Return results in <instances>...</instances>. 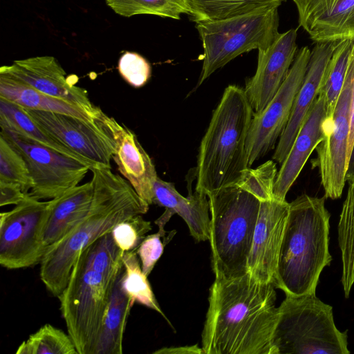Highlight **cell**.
I'll return each mask as SVG.
<instances>
[{"instance_id": "16", "label": "cell", "mask_w": 354, "mask_h": 354, "mask_svg": "<svg viewBox=\"0 0 354 354\" xmlns=\"http://www.w3.org/2000/svg\"><path fill=\"white\" fill-rule=\"evenodd\" d=\"M297 29L279 33L266 49L258 50L257 67L245 92L254 113L261 112L286 79L297 52Z\"/></svg>"}, {"instance_id": "17", "label": "cell", "mask_w": 354, "mask_h": 354, "mask_svg": "<svg viewBox=\"0 0 354 354\" xmlns=\"http://www.w3.org/2000/svg\"><path fill=\"white\" fill-rule=\"evenodd\" d=\"M102 120L115 143L113 159L118 169L139 196L153 204V185L158 178L155 165L135 133L113 117L102 114Z\"/></svg>"}, {"instance_id": "23", "label": "cell", "mask_w": 354, "mask_h": 354, "mask_svg": "<svg viewBox=\"0 0 354 354\" xmlns=\"http://www.w3.org/2000/svg\"><path fill=\"white\" fill-rule=\"evenodd\" d=\"M0 97L24 109L68 115L92 122L98 120L83 109L39 91L22 80L3 72H0Z\"/></svg>"}, {"instance_id": "40", "label": "cell", "mask_w": 354, "mask_h": 354, "mask_svg": "<svg viewBox=\"0 0 354 354\" xmlns=\"http://www.w3.org/2000/svg\"><path fill=\"white\" fill-rule=\"evenodd\" d=\"M351 56L354 60V44L353 46V49L351 51ZM354 140V80L353 84V90H352V100H351V124H350V133L348 138V158L353 146Z\"/></svg>"}, {"instance_id": "20", "label": "cell", "mask_w": 354, "mask_h": 354, "mask_svg": "<svg viewBox=\"0 0 354 354\" xmlns=\"http://www.w3.org/2000/svg\"><path fill=\"white\" fill-rule=\"evenodd\" d=\"M326 118L325 100L322 95L319 94L277 172L274 187L276 198L286 201L287 193L297 180L309 156L324 138Z\"/></svg>"}, {"instance_id": "37", "label": "cell", "mask_w": 354, "mask_h": 354, "mask_svg": "<svg viewBox=\"0 0 354 354\" xmlns=\"http://www.w3.org/2000/svg\"><path fill=\"white\" fill-rule=\"evenodd\" d=\"M171 239H165L158 232L145 236L137 249L142 270L148 277L164 250L165 243Z\"/></svg>"}, {"instance_id": "15", "label": "cell", "mask_w": 354, "mask_h": 354, "mask_svg": "<svg viewBox=\"0 0 354 354\" xmlns=\"http://www.w3.org/2000/svg\"><path fill=\"white\" fill-rule=\"evenodd\" d=\"M290 203L276 198L260 201L247 272L255 279L274 284Z\"/></svg>"}, {"instance_id": "4", "label": "cell", "mask_w": 354, "mask_h": 354, "mask_svg": "<svg viewBox=\"0 0 354 354\" xmlns=\"http://www.w3.org/2000/svg\"><path fill=\"white\" fill-rule=\"evenodd\" d=\"M253 114L245 90L226 87L200 144L196 191L208 196L242 179L250 167L246 141Z\"/></svg>"}, {"instance_id": "33", "label": "cell", "mask_w": 354, "mask_h": 354, "mask_svg": "<svg viewBox=\"0 0 354 354\" xmlns=\"http://www.w3.org/2000/svg\"><path fill=\"white\" fill-rule=\"evenodd\" d=\"M0 182L20 185L28 194L32 186L26 160L20 153L0 135Z\"/></svg>"}, {"instance_id": "38", "label": "cell", "mask_w": 354, "mask_h": 354, "mask_svg": "<svg viewBox=\"0 0 354 354\" xmlns=\"http://www.w3.org/2000/svg\"><path fill=\"white\" fill-rule=\"evenodd\" d=\"M28 193H25L17 184L0 182V206L17 205L23 201Z\"/></svg>"}, {"instance_id": "30", "label": "cell", "mask_w": 354, "mask_h": 354, "mask_svg": "<svg viewBox=\"0 0 354 354\" xmlns=\"http://www.w3.org/2000/svg\"><path fill=\"white\" fill-rule=\"evenodd\" d=\"M90 265L111 286L124 270V252L116 245L111 232L87 247Z\"/></svg>"}, {"instance_id": "8", "label": "cell", "mask_w": 354, "mask_h": 354, "mask_svg": "<svg viewBox=\"0 0 354 354\" xmlns=\"http://www.w3.org/2000/svg\"><path fill=\"white\" fill-rule=\"evenodd\" d=\"M113 287L91 267L88 248L82 250L57 297L78 354H93Z\"/></svg>"}, {"instance_id": "5", "label": "cell", "mask_w": 354, "mask_h": 354, "mask_svg": "<svg viewBox=\"0 0 354 354\" xmlns=\"http://www.w3.org/2000/svg\"><path fill=\"white\" fill-rule=\"evenodd\" d=\"M209 243L215 278L232 279L247 272L260 201L237 185L208 196Z\"/></svg>"}, {"instance_id": "22", "label": "cell", "mask_w": 354, "mask_h": 354, "mask_svg": "<svg viewBox=\"0 0 354 354\" xmlns=\"http://www.w3.org/2000/svg\"><path fill=\"white\" fill-rule=\"evenodd\" d=\"M93 194V184L89 181L50 199V210L43 235L46 250L68 234L87 216L91 206Z\"/></svg>"}, {"instance_id": "9", "label": "cell", "mask_w": 354, "mask_h": 354, "mask_svg": "<svg viewBox=\"0 0 354 354\" xmlns=\"http://www.w3.org/2000/svg\"><path fill=\"white\" fill-rule=\"evenodd\" d=\"M50 210V200L29 195L10 211L0 214V264L19 269L40 264L46 248L44 228Z\"/></svg>"}, {"instance_id": "26", "label": "cell", "mask_w": 354, "mask_h": 354, "mask_svg": "<svg viewBox=\"0 0 354 354\" xmlns=\"http://www.w3.org/2000/svg\"><path fill=\"white\" fill-rule=\"evenodd\" d=\"M286 0H185L194 22L221 20L269 8H279Z\"/></svg>"}, {"instance_id": "28", "label": "cell", "mask_w": 354, "mask_h": 354, "mask_svg": "<svg viewBox=\"0 0 354 354\" xmlns=\"http://www.w3.org/2000/svg\"><path fill=\"white\" fill-rule=\"evenodd\" d=\"M354 40L339 41L326 68L319 93L324 96L327 118H332L343 88Z\"/></svg>"}, {"instance_id": "1", "label": "cell", "mask_w": 354, "mask_h": 354, "mask_svg": "<svg viewBox=\"0 0 354 354\" xmlns=\"http://www.w3.org/2000/svg\"><path fill=\"white\" fill-rule=\"evenodd\" d=\"M274 286L248 272L215 278L202 331L204 354H272L278 318Z\"/></svg>"}, {"instance_id": "41", "label": "cell", "mask_w": 354, "mask_h": 354, "mask_svg": "<svg viewBox=\"0 0 354 354\" xmlns=\"http://www.w3.org/2000/svg\"><path fill=\"white\" fill-rule=\"evenodd\" d=\"M346 180L349 185H354V140L347 160Z\"/></svg>"}, {"instance_id": "21", "label": "cell", "mask_w": 354, "mask_h": 354, "mask_svg": "<svg viewBox=\"0 0 354 354\" xmlns=\"http://www.w3.org/2000/svg\"><path fill=\"white\" fill-rule=\"evenodd\" d=\"M153 204L164 207L172 214L179 215L198 242L209 239L210 214L207 195L195 191L184 197L174 183L158 176L153 185Z\"/></svg>"}, {"instance_id": "35", "label": "cell", "mask_w": 354, "mask_h": 354, "mask_svg": "<svg viewBox=\"0 0 354 354\" xmlns=\"http://www.w3.org/2000/svg\"><path fill=\"white\" fill-rule=\"evenodd\" d=\"M151 229L150 221H145L142 215H136L118 223L111 234L118 248L129 252L137 250Z\"/></svg>"}, {"instance_id": "2", "label": "cell", "mask_w": 354, "mask_h": 354, "mask_svg": "<svg viewBox=\"0 0 354 354\" xmlns=\"http://www.w3.org/2000/svg\"><path fill=\"white\" fill-rule=\"evenodd\" d=\"M90 171L93 194L88 214L68 234L48 248L40 263V278L55 297L66 286L82 250L111 232L118 223L149 210V205L127 180L113 173L111 167L95 165Z\"/></svg>"}, {"instance_id": "7", "label": "cell", "mask_w": 354, "mask_h": 354, "mask_svg": "<svg viewBox=\"0 0 354 354\" xmlns=\"http://www.w3.org/2000/svg\"><path fill=\"white\" fill-rule=\"evenodd\" d=\"M279 24L277 7L221 20L196 22L204 50L197 87L241 54L268 48L279 33Z\"/></svg>"}, {"instance_id": "25", "label": "cell", "mask_w": 354, "mask_h": 354, "mask_svg": "<svg viewBox=\"0 0 354 354\" xmlns=\"http://www.w3.org/2000/svg\"><path fill=\"white\" fill-rule=\"evenodd\" d=\"M0 127L10 130L52 150L92 166L68 146L46 133L22 107L1 97Z\"/></svg>"}, {"instance_id": "19", "label": "cell", "mask_w": 354, "mask_h": 354, "mask_svg": "<svg viewBox=\"0 0 354 354\" xmlns=\"http://www.w3.org/2000/svg\"><path fill=\"white\" fill-rule=\"evenodd\" d=\"M338 43H315L311 50L304 81L272 156L277 163L281 164L286 159L306 116L317 99L326 68Z\"/></svg>"}, {"instance_id": "27", "label": "cell", "mask_w": 354, "mask_h": 354, "mask_svg": "<svg viewBox=\"0 0 354 354\" xmlns=\"http://www.w3.org/2000/svg\"><path fill=\"white\" fill-rule=\"evenodd\" d=\"M338 245L341 252V283L346 298L354 285V185H349L337 225Z\"/></svg>"}, {"instance_id": "18", "label": "cell", "mask_w": 354, "mask_h": 354, "mask_svg": "<svg viewBox=\"0 0 354 354\" xmlns=\"http://www.w3.org/2000/svg\"><path fill=\"white\" fill-rule=\"evenodd\" d=\"M301 27L315 43L354 40V0H292Z\"/></svg>"}, {"instance_id": "12", "label": "cell", "mask_w": 354, "mask_h": 354, "mask_svg": "<svg viewBox=\"0 0 354 354\" xmlns=\"http://www.w3.org/2000/svg\"><path fill=\"white\" fill-rule=\"evenodd\" d=\"M310 52L308 46L297 52L277 92L261 112L254 113L246 141L249 167L274 148L286 128L306 73Z\"/></svg>"}, {"instance_id": "34", "label": "cell", "mask_w": 354, "mask_h": 354, "mask_svg": "<svg viewBox=\"0 0 354 354\" xmlns=\"http://www.w3.org/2000/svg\"><path fill=\"white\" fill-rule=\"evenodd\" d=\"M276 163L268 160L255 169L245 171L237 186L256 196L260 201L274 197V187L277 176Z\"/></svg>"}, {"instance_id": "36", "label": "cell", "mask_w": 354, "mask_h": 354, "mask_svg": "<svg viewBox=\"0 0 354 354\" xmlns=\"http://www.w3.org/2000/svg\"><path fill=\"white\" fill-rule=\"evenodd\" d=\"M118 68L122 77L135 88L143 86L151 73V66L147 60L133 52H126L122 55Z\"/></svg>"}, {"instance_id": "13", "label": "cell", "mask_w": 354, "mask_h": 354, "mask_svg": "<svg viewBox=\"0 0 354 354\" xmlns=\"http://www.w3.org/2000/svg\"><path fill=\"white\" fill-rule=\"evenodd\" d=\"M24 110L46 133L68 146L92 166L111 167L115 143L102 117L92 122L62 113Z\"/></svg>"}, {"instance_id": "29", "label": "cell", "mask_w": 354, "mask_h": 354, "mask_svg": "<svg viewBox=\"0 0 354 354\" xmlns=\"http://www.w3.org/2000/svg\"><path fill=\"white\" fill-rule=\"evenodd\" d=\"M138 257L137 250L124 252L122 287L134 303L137 302L156 310L170 324L155 297L147 277L142 270Z\"/></svg>"}, {"instance_id": "24", "label": "cell", "mask_w": 354, "mask_h": 354, "mask_svg": "<svg viewBox=\"0 0 354 354\" xmlns=\"http://www.w3.org/2000/svg\"><path fill=\"white\" fill-rule=\"evenodd\" d=\"M123 272L113 288L93 354L123 353V335L131 309L135 304L122 287Z\"/></svg>"}, {"instance_id": "6", "label": "cell", "mask_w": 354, "mask_h": 354, "mask_svg": "<svg viewBox=\"0 0 354 354\" xmlns=\"http://www.w3.org/2000/svg\"><path fill=\"white\" fill-rule=\"evenodd\" d=\"M347 330L335 326L333 307L316 294L286 295L278 307L272 354H348Z\"/></svg>"}, {"instance_id": "10", "label": "cell", "mask_w": 354, "mask_h": 354, "mask_svg": "<svg viewBox=\"0 0 354 354\" xmlns=\"http://www.w3.org/2000/svg\"><path fill=\"white\" fill-rule=\"evenodd\" d=\"M0 135L26 160L32 180L29 195L36 199H53L62 195L78 185L91 167L10 130L1 128Z\"/></svg>"}, {"instance_id": "39", "label": "cell", "mask_w": 354, "mask_h": 354, "mask_svg": "<svg viewBox=\"0 0 354 354\" xmlns=\"http://www.w3.org/2000/svg\"><path fill=\"white\" fill-rule=\"evenodd\" d=\"M156 354H204L198 344L180 347L162 348L153 352Z\"/></svg>"}, {"instance_id": "11", "label": "cell", "mask_w": 354, "mask_h": 354, "mask_svg": "<svg viewBox=\"0 0 354 354\" xmlns=\"http://www.w3.org/2000/svg\"><path fill=\"white\" fill-rule=\"evenodd\" d=\"M354 60L350 56L345 82L332 118L325 122L324 139L317 145L314 163L321 177L326 198H340L346 183Z\"/></svg>"}, {"instance_id": "31", "label": "cell", "mask_w": 354, "mask_h": 354, "mask_svg": "<svg viewBox=\"0 0 354 354\" xmlns=\"http://www.w3.org/2000/svg\"><path fill=\"white\" fill-rule=\"evenodd\" d=\"M116 14L131 17L137 15H153L180 19L182 14L189 15L185 0H105Z\"/></svg>"}, {"instance_id": "14", "label": "cell", "mask_w": 354, "mask_h": 354, "mask_svg": "<svg viewBox=\"0 0 354 354\" xmlns=\"http://www.w3.org/2000/svg\"><path fill=\"white\" fill-rule=\"evenodd\" d=\"M0 72L8 73L48 95L79 106L97 120L104 113L89 99L86 89L75 85L77 80L66 77V72L53 56H37L18 59L2 66Z\"/></svg>"}, {"instance_id": "32", "label": "cell", "mask_w": 354, "mask_h": 354, "mask_svg": "<svg viewBox=\"0 0 354 354\" xmlns=\"http://www.w3.org/2000/svg\"><path fill=\"white\" fill-rule=\"evenodd\" d=\"M16 354H78L68 334L45 324L23 342Z\"/></svg>"}, {"instance_id": "3", "label": "cell", "mask_w": 354, "mask_h": 354, "mask_svg": "<svg viewBox=\"0 0 354 354\" xmlns=\"http://www.w3.org/2000/svg\"><path fill=\"white\" fill-rule=\"evenodd\" d=\"M326 198L304 194L290 203L274 281L286 295L315 294L322 270L330 264Z\"/></svg>"}]
</instances>
